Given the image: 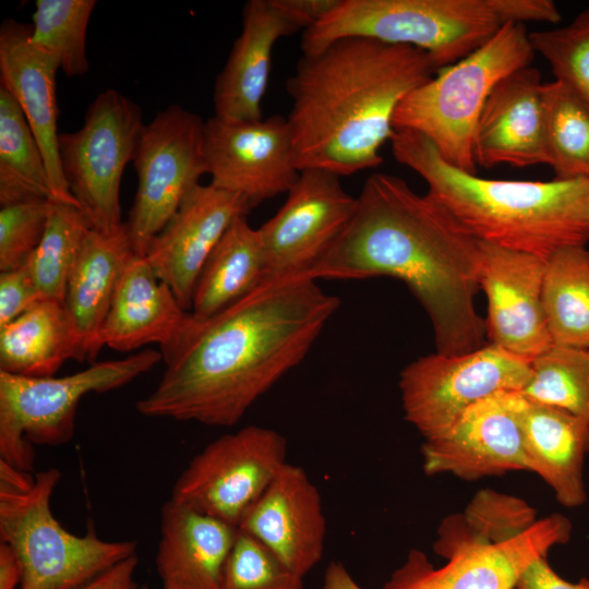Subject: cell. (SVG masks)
<instances>
[{
    "label": "cell",
    "instance_id": "obj_1",
    "mask_svg": "<svg viewBox=\"0 0 589 589\" xmlns=\"http://www.w3.org/2000/svg\"><path fill=\"white\" fill-rule=\"evenodd\" d=\"M340 300L317 280L292 276L262 283L215 316H192L160 348L165 372L135 402L148 418L232 426L312 348Z\"/></svg>",
    "mask_w": 589,
    "mask_h": 589
},
{
    "label": "cell",
    "instance_id": "obj_2",
    "mask_svg": "<svg viewBox=\"0 0 589 589\" xmlns=\"http://www.w3.org/2000/svg\"><path fill=\"white\" fill-rule=\"evenodd\" d=\"M480 264V241L445 206L377 172L364 182L342 233L303 276L397 278L426 312L436 352L465 354L486 344L474 306Z\"/></svg>",
    "mask_w": 589,
    "mask_h": 589
},
{
    "label": "cell",
    "instance_id": "obj_3",
    "mask_svg": "<svg viewBox=\"0 0 589 589\" xmlns=\"http://www.w3.org/2000/svg\"><path fill=\"white\" fill-rule=\"evenodd\" d=\"M438 71L422 49L368 37H344L302 53L286 83L300 171L341 177L381 165L397 107Z\"/></svg>",
    "mask_w": 589,
    "mask_h": 589
},
{
    "label": "cell",
    "instance_id": "obj_4",
    "mask_svg": "<svg viewBox=\"0 0 589 589\" xmlns=\"http://www.w3.org/2000/svg\"><path fill=\"white\" fill-rule=\"evenodd\" d=\"M389 141L395 159L417 172L428 193L479 241L544 260L588 243L589 179H484L447 164L416 131L395 129Z\"/></svg>",
    "mask_w": 589,
    "mask_h": 589
},
{
    "label": "cell",
    "instance_id": "obj_5",
    "mask_svg": "<svg viewBox=\"0 0 589 589\" xmlns=\"http://www.w3.org/2000/svg\"><path fill=\"white\" fill-rule=\"evenodd\" d=\"M60 479L57 468L32 474L0 459V542L21 561L19 589H79L136 554L135 541L103 540L93 525L84 536L64 529L50 506Z\"/></svg>",
    "mask_w": 589,
    "mask_h": 589
},
{
    "label": "cell",
    "instance_id": "obj_6",
    "mask_svg": "<svg viewBox=\"0 0 589 589\" xmlns=\"http://www.w3.org/2000/svg\"><path fill=\"white\" fill-rule=\"evenodd\" d=\"M505 24L497 0H339L302 32L303 55L344 37H368L428 52L438 69L481 47Z\"/></svg>",
    "mask_w": 589,
    "mask_h": 589
},
{
    "label": "cell",
    "instance_id": "obj_7",
    "mask_svg": "<svg viewBox=\"0 0 589 589\" xmlns=\"http://www.w3.org/2000/svg\"><path fill=\"white\" fill-rule=\"evenodd\" d=\"M525 24L506 23L497 33L435 77L410 92L397 107L394 129L428 137L450 166L477 173L473 134L493 87L534 57Z\"/></svg>",
    "mask_w": 589,
    "mask_h": 589
},
{
    "label": "cell",
    "instance_id": "obj_8",
    "mask_svg": "<svg viewBox=\"0 0 589 589\" xmlns=\"http://www.w3.org/2000/svg\"><path fill=\"white\" fill-rule=\"evenodd\" d=\"M160 351L145 349L119 360L97 362L62 377H27L0 372V459L33 472V445L57 446L74 435L81 399L118 389L152 370Z\"/></svg>",
    "mask_w": 589,
    "mask_h": 589
},
{
    "label": "cell",
    "instance_id": "obj_9",
    "mask_svg": "<svg viewBox=\"0 0 589 589\" xmlns=\"http://www.w3.org/2000/svg\"><path fill=\"white\" fill-rule=\"evenodd\" d=\"M572 524L552 514L524 533L492 541L473 532L462 514L446 517L438 527L434 551L446 564L434 567L426 555L412 549L383 589H514L537 557L568 542Z\"/></svg>",
    "mask_w": 589,
    "mask_h": 589
},
{
    "label": "cell",
    "instance_id": "obj_10",
    "mask_svg": "<svg viewBox=\"0 0 589 589\" xmlns=\"http://www.w3.org/2000/svg\"><path fill=\"white\" fill-rule=\"evenodd\" d=\"M143 127L140 106L109 88L92 101L79 130L59 134L65 181L92 230L110 235L124 226L121 179Z\"/></svg>",
    "mask_w": 589,
    "mask_h": 589
},
{
    "label": "cell",
    "instance_id": "obj_11",
    "mask_svg": "<svg viewBox=\"0 0 589 589\" xmlns=\"http://www.w3.org/2000/svg\"><path fill=\"white\" fill-rule=\"evenodd\" d=\"M205 122L179 105L145 123L134 151L137 189L125 224L134 254L145 256L187 194L207 173Z\"/></svg>",
    "mask_w": 589,
    "mask_h": 589
},
{
    "label": "cell",
    "instance_id": "obj_12",
    "mask_svg": "<svg viewBox=\"0 0 589 589\" xmlns=\"http://www.w3.org/2000/svg\"><path fill=\"white\" fill-rule=\"evenodd\" d=\"M531 374V362L489 342L465 354L422 356L400 372L405 419L425 440L437 437L477 401L521 392Z\"/></svg>",
    "mask_w": 589,
    "mask_h": 589
},
{
    "label": "cell",
    "instance_id": "obj_13",
    "mask_svg": "<svg viewBox=\"0 0 589 589\" xmlns=\"http://www.w3.org/2000/svg\"><path fill=\"white\" fill-rule=\"evenodd\" d=\"M286 456L284 435L247 425L197 453L175 482L170 500L238 528Z\"/></svg>",
    "mask_w": 589,
    "mask_h": 589
},
{
    "label": "cell",
    "instance_id": "obj_14",
    "mask_svg": "<svg viewBox=\"0 0 589 589\" xmlns=\"http://www.w3.org/2000/svg\"><path fill=\"white\" fill-rule=\"evenodd\" d=\"M356 206L339 176L301 170L283 206L259 228L264 281L305 275L342 233Z\"/></svg>",
    "mask_w": 589,
    "mask_h": 589
},
{
    "label": "cell",
    "instance_id": "obj_15",
    "mask_svg": "<svg viewBox=\"0 0 589 589\" xmlns=\"http://www.w3.org/2000/svg\"><path fill=\"white\" fill-rule=\"evenodd\" d=\"M204 153L211 184L242 197L250 209L287 193L300 176L287 118L230 123L205 121Z\"/></svg>",
    "mask_w": 589,
    "mask_h": 589
},
{
    "label": "cell",
    "instance_id": "obj_16",
    "mask_svg": "<svg viewBox=\"0 0 589 589\" xmlns=\"http://www.w3.org/2000/svg\"><path fill=\"white\" fill-rule=\"evenodd\" d=\"M522 395L497 392L471 405L442 435L421 447L425 474L473 481L528 470L518 419Z\"/></svg>",
    "mask_w": 589,
    "mask_h": 589
},
{
    "label": "cell",
    "instance_id": "obj_17",
    "mask_svg": "<svg viewBox=\"0 0 589 589\" xmlns=\"http://www.w3.org/2000/svg\"><path fill=\"white\" fill-rule=\"evenodd\" d=\"M480 249L489 344L531 362L553 345L542 303L546 260L483 241Z\"/></svg>",
    "mask_w": 589,
    "mask_h": 589
},
{
    "label": "cell",
    "instance_id": "obj_18",
    "mask_svg": "<svg viewBox=\"0 0 589 589\" xmlns=\"http://www.w3.org/2000/svg\"><path fill=\"white\" fill-rule=\"evenodd\" d=\"M250 212L239 195L200 183L155 237L145 257L184 310L191 311L194 287L209 254L232 220Z\"/></svg>",
    "mask_w": 589,
    "mask_h": 589
},
{
    "label": "cell",
    "instance_id": "obj_19",
    "mask_svg": "<svg viewBox=\"0 0 589 589\" xmlns=\"http://www.w3.org/2000/svg\"><path fill=\"white\" fill-rule=\"evenodd\" d=\"M238 528L304 577L324 552L326 519L317 486L302 467L286 462Z\"/></svg>",
    "mask_w": 589,
    "mask_h": 589
},
{
    "label": "cell",
    "instance_id": "obj_20",
    "mask_svg": "<svg viewBox=\"0 0 589 589\" xmlns=\"http://www.w3.org/2000/svg\"><path fill=\"white\" fill-rule=\"evenodd\" d=\"M32 25L7 19L0 26V85L16 99L44 156L51 197L75 205L65 181L60 153L57 103L59 61L31 41Z\"/></svg>",
    "mask_w": 589,
    "mask_h": 589
},
{
    "label": "cell",
    "instance_id": "obj_21",
    "mask_svg": "<svg viewBox=\"0 0 589 589\" xmlns=\"http://www.w3.org/2000/svg\"><path fill=\"white\" fill-rule=\"evenodd\" d=\"M541 74L520 68L497 82L480 112L473 134L477 166L549 165Z\"/></svg>",
    "mask_w": 589,
    "mask_h": 589
},
{
    "label": "cell",
    "instance_id": "obj_22",
    "mask_svg": "<svg viewBox=\"0 0 589 589\" xmlns=\"http://www.w3.org/2000/svg\"><path fill=\"white\" fill-rule=\"evenodd\" d=\"M300 29L279 0L245 2L241 33L215 81L214 117L230 123L263 119L261 104L268 84L273 47L279 38Z\"/></svg>",
    "mask_w": 589,
    "mask_h": 589
},
{
    "label": "cell",
    "instance_id": "obj_23",
    "mask_svg": "<svg viewBox=\"0 0 589 589\" xmlns=\"http://www.w3.org/2000/svg\"><path fill=\"white\" fill-rule=\"evenodd\" d=\"M192 321L172 290L155 274L145 256L133 254L118 281L100 330V342L118 351H131L156 342H173Z\"/></svg>",
    "mask_w": 589,
    "mask_h": 589
},
{
    "label": "cell",
    "instance_id": "obj_24",
    "mask_svg": "<svg viewBox=\"0 0 589 589\" xmlns=\"http://www.w3.org/2000/svg\"><path fill=\"white\" fill-rule=\"evenodd\" d=\"M238 528L172 500L160 510L156 568L163 589H221Z\"/></svg>",
    "mask_w": 589,
    "mask_h": 589
},
{
    "label": "cell",
    "instance_id": "obj_25",
    "mask_svg": "<svg viewBox=\"0 0 589 589\" xmlns=\"http://www.w3.org/2000/svg\"><path fill=\"white\" fill-rule=\"evenodd\" d=\"M133 254L125 224L110 235L92 229L87 232L63 301L74 360L93 363L103 349L100 330L122 271Z\"/></svg>",
    "mask_w": 589,
    "mask_h": 589
},
{
    "label": "cell",
    "instance_id": "obj_26",
    "mask_svg": "<svg viewBox=\"0 0 589 589\" xmlns=\"http://www.w3.org/2000/svg\"><path fill=\"white\" fill-rule=\"evenodd\" d=\"M528 471L539 474L565 507L587 501L584 479L589 423L573 413L527 399L518 411Z\"/></svg>",
    "mask_w": 589,
    "mask_h": 589
},
{
    "label": "cell",
    "instance_id": "obj_27",
    "mask_svg": "<svg viewBox=\"0 0 589 589\" xmlns=\"http://www.w3.org/2000/svg\"><path fill=\"white\" fill-rule=\"evenodd\" d=\"M247 216L232 220L200 273L190 311L199 321L215 316L264 281L260 232L250 226Z\"/></svg>",
    "mask_w": 589,
    "mask_h": 589
},
{
    "label": "cell",
    "instance_id": "obj_28",
    "mask_svg": "<svg viewBox=\"0 0 589 589\" xmlns=\"http://www.w3.org/2000/svg\"><path fill=\"white\" fill-rule=\"evenodd\" d=\"M73 359V337L63 304L40 300L0 328V372L53 376Z\"/></svg>",
    "mask_w": 589,
    "mask_h": 589
},
{
    "label": "cell",
    "instance_id": "obj_29",
    "mask_svg": "<svg viewBox=\"0 0 589 589\" xmlns=\"http://www.w3.org/2000/svg\"><path fill=\"white\" fill-rule=\"evenodd\" d=\"M542 303L553 345L589 349V251L568 247L545 263Z\"/></svg>",
    "mask_w": 589,
    "mask_h": 589
},
{
    "label": "cell",
    "instance_id": "obj_30",
    "mask_svg": "<svg viewBox=\"0 0 589 589\" xmlns=\"http://www.w3.org/2000/svg\"><path fill=\"white\" fill-rule=\"evenodd\" d=\"M37 197L52 200L46 163L22 108L0 85V206Z\"/></svg>",
    "mask_w": 589,
    "mask_h": 589
},
{
    "label": "cell",
    "instance_id": "obj_31",
    "mask_svg": "<svg viewBox=\"0 0 589 589\" xmlns=\"http://www.w3.org/2000/svg\"><path fill=\"white\" fill-rule=\"evenodd\" d=\"M542 104L554 179H589V104L556 80L543 83Z\"/></svg>",
    "mask_w": 589,
    "mask_h": 589
},
{
    "label": "cell",
    "instance_id": "obj_32",
    "mask_svg": "<svg viewBox=\"0 0 589 589\" xmlns=\"http://www.w3.org/2000/svg\"><path fill=\"white\" fill-rule=\"evenodd\" d=\"M89 230L77 206L53 202L44 236L26 261L41 300L63 304L69 278Z\"/></svg>",
    "mask_w": 589,
    "mask_h": 589
},
{
    "label": "cell",
    "instance_id": "obj_33",
    "mask_svg": "<svg viewBox=\"0 0 589 589\" xmlns=\"http://www.w3.org/2000/svg\"><path fill=\"white\" fill-rule=\"evenodd\" d=\"M531 371L522 396L589 423V349L552 345L531 361Z\"/></svg>",
    "mask_w": 589,
    "mask_h": 589
},
{
    "label": "cell",
    "instance_id": "obj_34",
    "mask_svg": "<svg viewBox=\"0 0 589 589\" xmlns=\"http://www.w3.org/2000/svg\"><path fill=\"white\" fill-rule=\"evenodd\" d=\"M95 0H36L31 41L57 58L69 77L88 72L86 33Z\"/></svg>",
    "mask_w": 589,
    "mask_h": 589
},
{
    "label": "cell",
    "instance_id": "obj_35",
    "mask_svg": "<svg viewBox=\"0 0 589 589\" xmlns=\"http://www.w3.org/2000/svg\"><path fill=\"white\" fill-rule=\"evenodd\" d=\"M529 39L555 80L589 104V9L565 26L529 33Z\"/></svg>",
    "mask_w": 589,
    "mask_h": 589
},
{
    "label": "cell",
    "instance_id": "obj_36",
    "mask_svg": "<svg viewBox=\"0 0 589 589\" xmlns=\"http://www.w3.org/2000/svg\"><path fill=\"white\" fill-rule=\"evenodd\" d=\"M221 589H304L303 577L272 551L240 530L226 561Z\"/></svg>",
    "mask_w": 589,
    "mask_h": 589
},
{
    "label": "cell",
    "instance_id": "obj_37",
    "mask_svg": "<svg viewBox=\"0 0 589 589\" xmlns=\"http://www.w3.org/2000/svg\"><path fill=\"white\" fill-rule=\"evenodd\" d=\"M53 202L37 197L1 206V272L17 268L27 261L44 236Z\"/></svg>",
    "mask_w": 589,
    "mask_h": 589
},
{
    "label": "cell",
    "instance_id": "obj_38",
    "mask_svg": "<svg viewBox=\"0 0 589 589\" xmlns=\"http://www.w3.org/2000/svg\"><path fill=\"white\" fill-rule=\"evenodd\" d=\"M462 516L473 532L496 542L524 533L537 521L536 510L524 500L489 489L473 496Z\"/></svg>",
    "mask_w": 589,
    "mask_h": 589
},
{
    "label": "cell",
    "instance_id": "obj_39",
    "mask_svg": "<svg viewBox=\"0 0 589 589\" xmlns=\"http://www.w3.org/2000/svg\"><path fill=\"white\" fill-rule=\"evenodd\" d=\"M41 300L26 262L0 273V328L13 322Z\"/></svg>",
    "mask_w": 589,
    "mask_h": 589
},
{
    "label": "cell",
    "instance_id": "obj_40",
    "mask_svg": "<svg viewBox=\"0 0 589 589\" xmlns=\"http://www.w3.org/2000/svg\"><path fill=\"white\" fill-rule=\"evenodd\" d=\"M500 11L506 23H558L561 13L552 0H498Z\"/></svg>",
    "mask_w": 589,
    "mask_h": 589
},
{
    "label": "cell",
    "instance_id": "obj_41",
    "mask_svg": "<svg viewBox=\"0 0 589 589\" xmlns=\"http://www.w3.org/2000/svg\"><path fill=\"white\" fill-rule=\"evenodd\" d=\"M516 589H589V580L569 582L560 577L546 562V557L534 558L521 574Z\"/></svg>",
    "mask_w": 589,
    "mask_h": 589
},
{
    "label": "cell",
    "instance_id": "obj_42",
    "mask_svg": "<svg viewBox=\"0 0 589 589\" xmlns=\"http://www.w3.org/2000/svg\"><path fill=\"white\" fill-rule=\"evenodd\" d=\"M137 563V555L134 554L79 589H140L133 577Z\"/></svg>",
    "mask_w": 589,
    "mask_h": 589
},
{
    "label": "cell",
    "instance_id": "obj_43",
    "mask_svg": "<svg viewBox=\"0 0 589 589\" xmlns=\"http://www.w3.org/2000/svg\"><path fill=\"white\" fill-rule=\"evenodd\" d=\"M23 567L15 551L4 542H0V589L20 587Z\"/></svg>",
    "mask_w": 589,
    "mask_h": 589
},
{
    "label": "cell",
    "instance_id": "obj_44",
    "mask_svg": "<svg viewBox=\"0 0 589 589\" xmlns=\"http://www.w3.org/2000/svg\"><path fill=\"white\" fill-rule=\"evenodd\" d=\"M322 589H362L340 562H330L324 575Z\"/></svg>",
    "mask_w": 589,
    "mask_h": 589
},
{
    "label": "cell",
    "instance_id": "obj_45",
    "mask_svg": "<svg viewBox=\"0 0 589 589\" xmlns=\"http://www.w3.org/2000/svg\"><path fill=\"white\" fill-rule=\"evenodd\" d=\"M140 589H148L146 586L141 587Z\"/></svg>",
    "mask_w": 589,
    "mask_h": 589
}]
</instances>
